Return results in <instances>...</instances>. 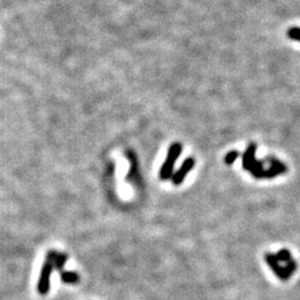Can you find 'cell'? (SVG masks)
<instances>
[{
    "label": "cell",
    "instance_id": "cell-1",
    "mask_svg": "<svg viewBox=\"0 0 300 300\" xmlns=\"http://www.w3.org/2000/svg\"><path fill=\"white\" fill-rule=\"evenodd\" d=\"M265 259H266L267 265L270 267L272 272L275 273V275L279 279H281V280H283V281L288 280V279L293 275L294 271H296V269H297L296 261L292 260L290 263H289V265L284 266L280 261H278V259L275 256V253L267 252L265 255Z\"/></svg>",
    "mask_w": 300,
    "mask_h": 300
},
{
    "label": "cell",
    "instance_id": "cell-2",
    "mask_svg": "<svg viewBox=\"0 0 300 300\" xmlns=\"http://www.w3.org/2000/svg\"><path fill=\"white\" fill-rule=\"evenodd\" d=\"M182 150H183V146L180 142H174L170 144L168 153H167V157H166V159H165L162 168H160V172H159L160 179L167 180V179L173 177V175L175 173L174 172L175 165H176V162L178 160L180 154H182Z\"/></svg>",
    "mask_w": 300,
    "mask_h": 300
},
{
    "label": "cell",
    "instance_id": "cell-3",
    "mask_svg": "<svg viewBox=\"0 0 300 300\" xmlns=\"http://www.w3.org/2000/svg\"><path fill=\"white\" fill-rule=\"evenodd\" d=\"M54 265L53 262H50L49 260H46L43 268H41L40 271V276H39V280H38V292L40 294H46L48 293L49 289H50V276L53 273L54 270Z\"/></svg>",
    "mask_w": 300,
    "mask_h": 300
},
{
    "label": "cell",
    "instance_id": "cell-4",
    "mask_svg": "<svg viewBox=\"0 0 300 300\" xmlns=\"http://www.w3.org/2000/svg\"><path fill=\"white\" fill-rule=\"evenodd\" d=\"M196 165V160L193 157H188L187 159H185V162L183 163L182 166L177 170V172L174 173L172 180L173 184L175 186H179L184 183V180L187 177L188 174L194 169Z\"/></svg>",
    "mask_w": 300,
    "mask_h": 300
},
{
    "label": "cell",
    "instance_id": "cell-5",
    "mask_svg": "<svg viewBox=\"0 0 300 300\" xmlns=\"http://www.w3.org/2000/svg\"><path fill=\"white\" fill-rule=\"evenodd\" d=\"M269 160H270V167H269L268 169H265L262 178H266V179L275 178V177H277V176L284 174L287 172V167L284 166L282 163L279 162V160H277L275 158H270Z\"/></svg>",
    "mask_w": 300,
    "mask_h": 300
},
{
    "label": "cell",
    "instance_id": "cell-6",
    "mask_svg": "<svg viewBox=\"0 0 300 300\" xmlns=\"http://www.w3.org/2000/svg\"><path fill=\"white\" fill-rule=\"evenodd\" d=\"M256 152H257V146L255 143H249L244 153V156H242V167L245 170L249 172L250 168L255 165L257 162L256 159Z\"/></svg>",
    "mask_w": 300,
    "mask_h": 300
},
{
    "label": "cell",
    "instance_id": "cell-7",
    "mask_svg": "<svg viewBox=\"0 0 300 300\" xmlns=\"http://www.w3.org/2000/svg\"><path fill=\"white\" fill-rule=\"evenodd\" d=\"M60 277L61 280H63L65 283H70V284H75L79 282V275L75 271H61L60 272Z\"/></svg>",
    "mask_w": 300,
    "mask_h": 300
},
{
    "label": "cell",
    "instance_id": "cell-8",
    "mask_svg": "<svg viewBox=\"0 0 300 300\" xmlns=\"http://www.w3.org/2000/svg\"><path fill=\"white\" fill-rule=\"evenodd\" d=\"M275 256L278 259V261H280L282 265H284V266L289 265V263H290L293 260L290 251L287 250V249L279 250L277 253H275Z\"/></svg>",
    "mask_w": 300,
    "mask_h": 300
},
{
    "label": "cell",
    "instance_id": "cell-9",
    "mask_svg": "<svg viewBox=\"0 0 300 300\" xmlns=\"http://www.w3.org/2000/svg\"><path fill=\"white\" fill-rule=\"evenodd\" d=\"M68 259V256L66 255V253H59L57 255L56 259L54 261V267L57 269V270H59V272L64 271V266L66 265V261Z\"/></svg>",
    "mask_w": 300,
    "mask_h": 300
},
{
    "label": "cell",
    "instance_id": "cell-10",
    "mask_svg": "<svg viewBox=\"0 0 300 300\" xmlns=\"http://www.w3.org/2000/svg\"><path fill=\"white\" fill-rule=\"evenodd\" d=\"M238 157H239V153L238 152H236V150H232V152H230V153H228L226 155V157H225V163H226V165H232L234 164L236 160L238 159Z\"/></svg>",
    "mask_w": 300,
    "mask_h": 300
},
{
    "label": "cell",
    "instance_id": "cell-11",
    "mask_svg": "<svg viewBox=\"0 0 300 300\" xmlns=\"http://www.w3.org/2000/svg\"><path fill=\"white\" fill-rule=\"evenodd\" d=\"M288 36H289V38L299 41L300 43V28H297V27L290 28L288 30Z\"/></svg>",
    "mask_w": 300,
    "mask_h": 300
}]
</instances>
